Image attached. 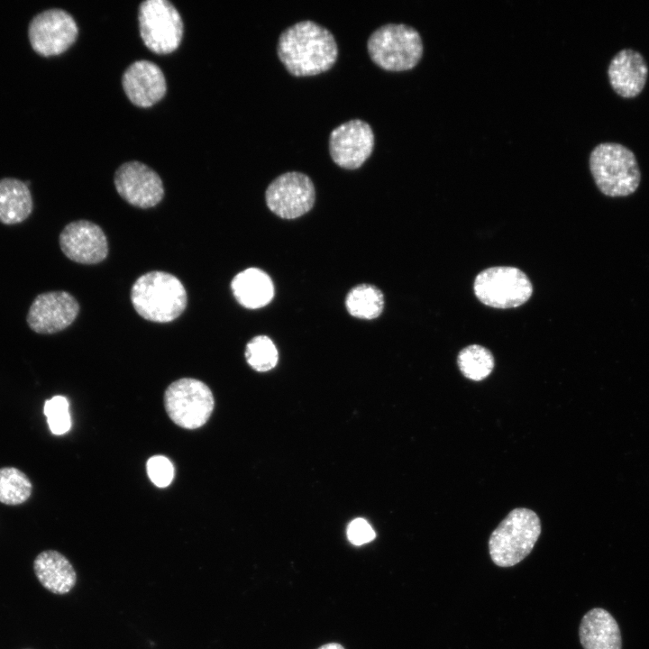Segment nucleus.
Listing matches in <instances>:
<instances>
[{"instance_id": "14", "label": "nucleus", "mask_w": 649, "mask_h": 649, "mask_svg": "<svg viewBox=\"0 0 649 649\" xmlns=\"http://www.w3.org/2000/svg\"><path fill=\"white\" fill-rule=\"evenodd\" d=\"M64 255L81 264H96L105 259L108 243L103 230L87 220L68 224L59 238Z\"/></svg>"}, {"instance_id": "1", "label": "nucleus", "mask_w": 649, "mask_h": 649, "mask_svg": "<svg viewBox=\"0 0 649 649\" xmlns=\"http://www.w3.org/2000/svg\"><path fill=\"white\" fill-rule=\"evenodd\" d=\"M277 54L292 75H315L332 68L338 45L327 27L313 20H301L279 33Z\"/></svg>"}, {"instance_id": "17", "label": "nucleus", "mask_w": 649, "mask_h": 649, "mask_svg": "<svg viewBox=\"0 0 649 649\" xmlns=\"http://www.w3.org/2000/svg\"><path fill=\"white\" fill-rule=\"evenodd\" d=\"M580 642L583 649H621L619 626L613 616L600 608L589 610L579 627Z\"/></svg>"}, {"instance_id": "15", "label": "nucleus", "mask_w": 649, "mask_h": 649, "mask_svg": "<svg viewBox=\"0 0 649 649\" xmlns=\"http://www.w3.org/2000/svg\"><path fill=\"white\" fill-rule=\"evenodd\" d=\"M123 90L130 101L140 107H150L160 101L167 90L166 79L158 65L137 60L124 71Z\"/></svg>"}, {"instance_id": "23", "label": "nucleus", "mask_w": 649, "mask_h": 649, "mask_svg": "<svg viewBox=\"0 0 649 649\" xmlns=\"http://www.w3.org/2000/svg\"><path fill=\"white\" fill-rule=\"evenodd\" d=\"M457 364L465 378L480 381L491 373L495 361L489 350L481 345L471 344L459 352Z\"/></svg>"}, {"instance_id": "18", "label": "nucleus", "mask_w": 649, "mask_h": 649, "mask_svg": "<svg viewBox=\"0 0 649 649\" xmlns=\"http://www.w3.org/2000/svg\"><path fill=\"white\" fill-rule=\"evenodd\" d=\"M33 570L41 584L54 594L69 592L77 581V573L70 562L55 550L40 553L34 560Z\"/></svg>"}, {"instance_id": "19", "label": "nucleus", "mask_w": 649, "mask_h": 649, "mask_svg": "<svg viewBox=\"0 0 649 649\" xmlns=\"http://www.w3.org/2000/svg\"><path fill=\"white\" fill-rule=\"evenodd\" d=\"M231 288L235 299L243 307L257 309L268 305L274 296L270 277L258 268H248L234 276Z\"/></svg>"}, {"instance_id": "5", "label": "nucleus", "mask_w": 649, "mask_h": 649, "mask_svg": "<svg viewBox=\"0 0 649 649\" xmlns=\"http://www.w3.org/2000/svg\"><path fill=\"white\" fill-rule=\"evenodd\" d=\"M367 49L370 59L380 68L401 71L418 63L424 46L415 27L403 23H387L371 32Z\"/></svg>"}, {"instance_id": "6", "label": "nucleus", "mask_w": 649, "mask_h": 649, "mask_svg": "<svg viewBox=\"0 0 649 649\" xmlns=\"http://www.w3.org/2000/svg\"><path fill=\"white\" fill-rule=\"evenodd\" d=\"M169 418L185 429H197L209 419L215 400L211 389L201 380L183 378L172 382L164 393Z\"/></svg>"}, {"instance_id": "3", "label": "nucleus", "mask_w": 649, "mask_h": 649, "mask_svg": "<svg viewBox=\"0 0 649 649\" xmlns=\"http://www.w3.org/2000/svg\"><path fill=\"white\" fill-rule=\"evenodd\" d=\"M590 169L599 191L610 197L635 193L641 182V171L634 152L616 142H603L590 152Z\"/></svg>"}, {"instance_id": "13", "label": "nucleus", "mask_w": 649, "mask_h": 649, "mask_svg": "<svg viewBox=\"0 0 649 649\" xmlns=\"http://www.w3.org/2000/svg\"><path fill=\"white\" fill-rule=\"evenodd\" d=\"M114 186L123 199L140 208L156 206L164 196L160 176L139 161H130L120 166L114 175Z\"/></svg>"}, {"instance_id": "11", "label": "nucleus", "mask_w": 649, "mask_h": 649, "mask_svg": "<svg viewBox=\"0 0 649 649\" xmlns=\"http://www.w3.org/2000/svg\"><path fill=\"white\" fill-rule=\"evenodd\" d=\"M375 135L370 124L353 118L334 127L329 135V152L333 160L342 168L353 169L371 154Z\"/></svg>"}, {"instance_id": "24", "label": "nucleus", "mask_w": 649, "mask_h": 649, "mask_svg": "<svg viewBox=\"0 0 649 649\" xmlns=\"http://www.w3.org/2000/svg\"><path fill=\"white\" fill-rule=\"evenodd\" d=\"M248 364L255 370L265 372L273 369L278 362L279 353L272 340L266 335H258L250 340L245 349Z\"/></svg>"}, {"instance_id": "28", "label": "nucleus", "mask_w": 649, "mask_h": 649, "mask_svg": "<svg viewBox=\"0 0 649 649\" xmlns=\"http://www.w3.org/2000/svg\"><path fill=\"white\" fill-rule=\"evenodd\" d=\"M317 649H344L343 645L338 643H329L320 646Z\"/></svg>"}, {"instance_id": "4", "label": "nucleus", "mask_w": 649, "mask_h": 649, "mask_svg": "<svg viewBox=\"0 0 649 649\" xmlns=\"http://www.w3.org/2000/svg\"><path fill=\"white\" fill-rule=\"evenodd\" d=\"M541 534V522L531 509L511 510L491 533L489 552L499 567H511L524 560L533 550Z\"/></svg>"}, {"instance_id": "9", "label": "nucleus", "mask_w": 649, "mask_h": 649, "mask_svg": "<svg viewBox=\"0 0 649 649\" xmlns=\"http://www.w3.org/2000/svg\"><path fill=\"white\" fill-rule=\"evenodd\" d=\"M268 207L278 216L294 219L307 213L315 201L311 178L297 170L286 171L274 178L265 191Z\"/></svg>"}, {"instance_id": "7", "label": "nucleus", "mask_w": 649, "mask_h": 649, "mask_svg": "<svg viewBox=\"0 0 649 649\" xmlns=\"http://www.w3.org/2000/svg\"><path fill=\"white\" fill-rule=\"evenodd\" d=\"M476 297L494 308H513L526 303L532 296L533 286L521 270L499 266L480 272L473 284Z\"/></svg>"}, {"instance_id": "21", "label": "nucleus", "mask_w": 649, "mask_h": 649, "mask_svg": "<svg viewBox=\"0 0 649 649\" xmlns=\"http://www.w3.org/2000/svg\"><path fill=\"white\" fill-rule=\"evenodd\" d=\"M348 313L361 319L377 318L384 309L382 291L374 285L359 284L348 292L345 298Z\"/></svg>"}, {"instance_id": "27", "label": "nucleus", "mask_w": 649, "mask_h": 649, "mask_svg": "<svg viewBox=\"0 0 649 649\" xmlns=\"http://www.w3.org/2000/svg\"><path fill=\"white\" fill-rule=\"evenodd\" d=\"M376 535L370 525L363 518L352 520L347 528V537L355 545H361L372 541Z\"/></svg>"}, {"instance_id": "2", "label": "nucleus", "mask_w": 649, "mask_h": 649, "mask_svg": "<svg viewBox=\"0 0 649 649\" xmlns=\"http://www.w3.org/2000/svg\"><path fill=\"white\" fill-rule=\"evenodd\" d=\"M131 300L144 319L156 323L175 320L187 303L186 289L172 274L151 271L142 275L132 287Z\"/></svg>"}, {"instance_id": "26", "label": "nucleus", "mask_w": 649, "mask_h": 649, "mask_svg": "<svg viewBox=\"0 0 649 649\" xmlns=\"http://www.w3.org/2000/svg\"><path fill=\"white\" fill-rule=\"evenodd\" d=\"M146 467L150 480L157 487L165 488L169 486L174 478V467L165 456L155 455L151 457Z\"/></svg>"}, {"instance_id": "16", "label": "nucleus", "mask_w": 649, "mask_h": 649, "mask_svg": "<svg viewBox=\"0 0 649 649\" xmlns=\"http://www.w3.org/2000/svg\"><path fill=\"white\" fill-rule=\"evenodd\" d=\"M608 77L613 90L624 98L637 96L648 77V66L642 54L632 49L619 50L610 60Z\"/></svg>"}, {"instance_id": "8", "label": "nucleus", "mask_w": 649, "mask_h": 649, "mask_svg": "<svg viewBox=\"0 0 649 649\" xmlns=\"http://www.w3.org/2000/svg\"><path fill=\"white\" fill-rule=\"evenodd\" d=\"M138 19L141 37L149 50L158 54H168L178 49L183 36V22L170 2H142Z\"/></svg>"}, {"instance_id": "25", "label": "nucleus", "mask_w": 649, "mask_h": 649, "mask_svg": "<svg viewBox=\"0 0 649 649\" xmlns=\"http://www.w3.org/2000/svg\"><path fill=\"white\" fill-rule=\"evenodd\" d=\"M43 414L53 434L60 435L71 427L69 401L64 396H54L44 402Z\"/></svg>"}, {"instance_id": "12", "label": "nucleus", "mask_w": 649, "mask_h": 649, "mask_svg": "<svg viewBox=\"0 0 649 649\" xmlns=\"http://www.w3.org/2000/svg\"><path fill=\"white\" fill-rule=\"evenodd\" d=\"M79 305L69 292L48 291L35 297L26 322L31 330L40 334H52L69 327L77 318Z\"/></svg>"}, {"instance_id": "10", "label": "nucleus", "mask_w": 649, "mask_h": 649, "mask_svg": "<svg viewBox=\"0 0 649 649\" xmlns=\"http://www.w3.org/2000/svg\"><path fill=\"white\" fill-rule=\"evenodd\" d=\"M78 28L70 14L60 8L44 10L32 17L28 26L29 41L41 55H58L77 40Z\"/></svg>"}, {"instance_id": "22", "label": "nucleus", "mask_w": 649, "mask_h": 649, "mask_svg": "<svg viewBox=\"0 0 649 649\" xmlns=\"http://www.w3.org/2000/svg\"><path fill=\"white\" fill-rule=\"evenodd\" d=\"M32 493L29 477L16 467L0 468V502L17 506L26 502Z\"/></svg>"}, {"instance_id": "20", "label": "nucleus", "mask_w": 649, "mask_h": 649, "mask_svg": "<svg viewBox=\"0 0 649 649\" xmlns=\"http://www.w3.org/2000/svg\"><path fill=\"white\" fill-rule=\"evenodd\" d=\"M32 209L31 191L24 181L15 178L0 179V223L20 224L29 217Z\"/></svg>"}]
</instances>
